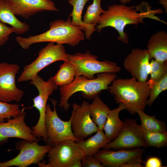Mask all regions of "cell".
Returning <instances> with one entry per match:
<instances>
[{
	"label": "cell",
	"mask_w": 167,
	"mask_h": 167,
	"mask_svg": "<svg viewBox=\"0 0 167 167\" xmlns=\"http://www.w3.org/2000/svg\"><path fill=\"white\" fill-rule=\"evenodd\" d=\"M149 3L143 1L135 6H127L125 4H114L108 6L106 10L102 14L96 27L97 31L100 33L102 28L110 27L115 29L118 32V41L126 44L129 42V37L124 32L125 27L128 24L138 25L144 23L143 19L149 18L154 19L167 24L155 15L157 14H162V9L159 8L152 10Z\"/></svg>",
	"instance_id": "6da1fadb"
},
{
	"label": "cell",
	"mask_w": 167,
	"mask_h": 167,
	"mask_svg": "<svg viewBox=\"0 0 167 167\" xmlns=\"http://www.w3.org/2000/svg\"><path fill=\"white\" fill-rule=\"evenodd\" d=\"M71 21L70 16L66 20H56L50 22L49 29L46 32L26 38L17 36L16 41L24 49H28L34 44L46 42L75 46L84 40L85 34L80 27L73 25Z\"/></svg>",
	"instance_id": "7a4b0ae2"
},
{
	"label": "cell",
	"mask_w": 167,
	"mask_h": 167,
	"mask_svg": "<svg viewBox=\"0 0 167 167\" xmlns=\"http://www.w3.org/2000/svg\"><path fill=\"white\" fill-rule=\"evenodd\" d=\"M151 88L148 81L139 82L135 78L115 79L108 90L115 97L117 103H122L131 114L144 111L147 105Z\"/></svg>",
	"instance_id": "3957f363"
},
{
	"label": "cell",
	"mask_w": 167,
	"mask_h": 167,
	"mask_svg": "<svg viewBox=\"0 0 167 167\" xmlns=\"http://www.w3.org/2000/svg\"><path fill=\"white\" fill-rule=\"evenodd\" d=\"M97 77L89 79L83 76H75L69 85L59 88L61 96L59 106L65 111H67L70 105V98L78 92H81L83 96L88 99H92L103 90L108 89L109 86L117 78L116 74L103 72L97 74Z\"/></svg>",
	"instance_id": "277c9868"
},
{
	"label": "cell",
	"mask_w": 167,
	"mask_h": 167,
	"mask_svg": "<svg viewBox=\"0 0 167 167\" xmlns=\"http://www.w3.org/2000/svg\"><path fill=\"white\" fill-rule=\"evenodd\" d=\"M69 61L74 67L76 76H83L89 79L95 78V75L103 72H119L121 68L116 63L108 60L100 61L98 57L89 50L85 53L68 54Z\"/></svg>",
	"instance_id": "5b68a950"
},
{
	"label": "cell",
	"mask_w": 167,
	"mask_h": 167,
	"mask_svg": "<svg viewBox=\"0 0 167 167\" xmlns=\"http://www.w3.org/2000/svg\"><path fill=\"white\" fill-rule=\"evenodd\" d=\"M49 42L47 45L40 50L37 58L33 62L25 66L17 82H27L32 79L42 69L55 62L69 61L68 54L62 44H55Z\"/></svg>",
	"instance_id": "8992f818"
},
{
	"label": "cell",
	"mask_w": 167,
	"mask_h": 167,
	"mask_svg": "<svg viewBox=\"0 0 167 167\" xmlns=\"http://www.w3.org/2000/svg\"><path fill=\"white\" fill-rule=\"evenodd\" d=\"M54 107L53 110L50 105L47 104L45 123L47 138V143L51 147L66 140H73L76 142L80 140L75 136L72 130L71 118L68 121L62 120L58 116L57 110V101L50 99Z\"/></svg>",
	"instance_id": "52a82bcc"
},
{
	"label": "cell",
	"mask_w": 167,
	"mask_h": 167,
	"mask_svg": "<svg viewBox=\"0 0 167 167\" xmlns=\"http://www.w3.org/2000/svg\"><path fill=\"white\" fill-rule=\"evenodd\" d=\"M30 83L35 86L38 92V95L33 99L32 107L38 110L40 114L37 124L32 127V133L37 138L42 137L43 141L47 143L45 123L47 102L49 96L58 89V86L53 81L52 76L45 81L38 75L30 81Z\"/></svg>",
	"instance_id": "ba28073f"
},
{
	"label": "cell",
	"mask_w": 167,
	"mask_h": 167,
	"mask_svg": "<svg viewBox=\"0 0 167 167\" xmlns=\"http://www.w3.org/2000/svg\"><path fill=\"white\" fill-rule=\"evenodd\" d=\"M48 162H40L39 167H71L75 162L84 156L76 142L66 140L52 146L48 153Z\"/></svg>",
	"instance_id": "9c48e42d"
},
{
	"label": "cell",
	"mask_w": 167,
	"mask_h": 167,
	"mask_svg": "<svg viewBox=\"0 0 167 167\" xmlns=\"http://www.w3.org/2000/svg\"><path fill=\"white\" fill-rule=\"evenodd\" d=\"M38 140L31 142L24 139L17 142L16 148L19 153L11 160L0 163V167H27L41 162L51 146L48 144L40 145L37 143Z\"/></svg>",
	"instance_id": "30bf717a"
},
{
	"label": "cell",
	"mask_w": 167,
	"mask_h": 167,
	"mask_svg": "<svg viewBox=\"0 0 167 167\" xmlns=\"http://www.w3.org/2000/svg\"><path fill=\"white\" fill-rule=\"evenodd\" d=\"M116 138L105 147L104 149H131L148 147L145 142L140 125L134 118H128Z\"/></svg>",
	"instance_id": "8fae6325"
},
{
	"label": "cell",
	"mask_w": 167,
	"mask_h": 167,
	"mask_svg": "<svg viewBox=\"0 0 167 167\" xmlns=\"http://www.w3.org/2000/svg\"><path fill=\"white\" fill-rule=\"evenodd\" d=\"M20 67L17 64L0 62V101L19 102L24 94L16 85L15 77Z\"/></svg>",
	"instance_id": "7c38bea8"
},
{
	"label": "cell",
	"mask_w": 167,
	"mask_h": 167,
	"mask_svg": "<svg viewBox=\"0 0 167 167\" xmlns=\"http://www.w3.org/2000/svg\"><path fill=\"white\" fill-rule=\"evenodd\" d=\"M72 107L71 125L75 137L82 140L96 133L98 128L91 118L89 103L85 101L81 105L74 103Z\"/></svg>",
	"instance_id": "4fadbf2b"
},
{
	"label": "cell",
	"mask_w": 167,
	"mask_h": 167,
	"mask_svg": "<svg viewBox=\"0 0 167 167\" xmlns=\"http://www.w3.org/2000/svg\"><path fill=\"white\" fill-rule=\"evenodd\" d=\"M151 59L147 49H133L124 59V67L137 81L146 82L150 72Z\"/></svg>",
	"instance_id": "5bb4252c"
},
{
	"label": "cell",
	"mask_w": 167,
	"mask_h": 167,
	"mask_svg": "<svg viewBox=\"0 0 167 167\" xmlns=\"http://www.w3.org/2000/svg\"><path fill=\"white\" fill-rule=\"evenodd\" d=\"M26 113L24 109L16 117L6 120V122H0V142L9 138L23 139L32 142L38 139L32 134V130L25 122Z\"/></svg>",
	"instance_id": "9a60e30c"
},
{
	"label": "cell",
	"mask_w": 167,
	"mask_h": 167,
	"mask_svg": "<svg viewBox=\"0 0 167 167\" xmlns=\"http://www.w3.org/2000/svg\"><path fill=\"white\" fill-rule=\"evenodd\" d=\"M144 152L143 148L116 151L104 149L99 150L94 156L104 167H120L125 163L142 158Z\"/></svg>",
	"instance_id": "2e32d148"
},
{
	"label": "cell",
	"mask_w": 167,
	"mask_h": 167,
	"mask_svg": "<svg viewBox=\"0 0 167 167\" xmlns=\"http://www.w3.org/2000/svg\"><path fill=\"white\" fill-rule=\"evenodd\" d=\"M15 15L28 19L45 11H58L53 0H6Z\"/></svg>",
	"instance_id": "e0dca14e"
},
{
	"label": "cell",
	"mask_w": 167,
	"mask_h": 167,
	"mask_svg": "<svg viewBox=\"0 0 167 167\" xmlns=\"http://www.w3.org/2000/svg\"><path fill=\"white\" fill-rule=\"evenodd\" d=\"M147 50L151 58L164 62L167 61V33L159 31L153 34L148 41Z\"/></svg>",
	"instance_id": "ac0fdd59"
},
{
	"label": "cell",
	"mask_w": 167,
	"mask_h": 167,
	"mask_svg": "<svg viewBox=\"0 0 167 167\" xmlns=\"http://www.w3.org/2000/svg\"><path fill=\"white\" fill-rule=\"evenodd\" d=\"M111 141L106 137L103 130H99L94 135L86 140L76 142L84 156H94L101 148H104Z\"/></svg>",
	"instance_id": "d6986e66"
},
{
	"label": "cell",
	"mask_w": 167,
	"mask_h": 167,
	"mask_svg": "<svg viewBox=\"0 0 167 167\" xmlns=\"http://www.w3.org/2000/svg\"><path fill=\"white\" fill-rule=\"evenodd\" d=\"M15 16L6 0H0V21L13 28L15 34L22 35L29 30V25L19 20Z\"/></svg>",
	"instance_id": "ffe728a7"
},
{
	"label": "cell",
	"mask_w": 167,
	"mask_h": 167,
	"mask_svg": "<svg viewBox=\"0 0 167 167\" xmlns=\"http://www.w3.org/2000/svg\"><path fill=\"white\" fill-rule=\"evenodd\" d=\"M126 109L125 105L122 103L119 104L118 106L110 111L104 125L103 130L107 138L110 141L115 139L122 129L123 122L119 117L120 112Z\"/></svg>",
	"instance_id": "44dd1931"
},
{
	"label": "cell",
	"mask_w": 167,
	"mask_h": 167,
	"mask_svg": "<svg viewBox=\"0 0 167 167\" xmlns=\"http://www.w3.org/2000/svg\"><path fill=\"white\" fill-rule=\"evenodd\" d=\"M89 0H68V2L73 7L72 12L69 16L72 18L71 23L75 26L80 27L84 32L86 38L90 40L93 33L97 31L96 26L85 24L82 19V14L84 7Z\"/></svg>",
	"instance_id": "7402d4cb"
},
{
	"label": "cell",
	"mask_w": 167,
	"mask_h": 167,
	"mask_svg": "<svg viewBox=\"0 0 167 167\" xmlns=\"http://www.w3.org/2000/svg\"><path fill=\"white\" fill-rule=\"evenodd\" d=\"M90 115L92 120L97 126L98 129L103 130L104 125L110 111L108 106L98 96L89 104Z\"/></svg>",
	"instance_id": "603a6c76"
},
{
	"label": "cell",
	"mask_w": 167,
	"mask_h": 167,
	"mask_svg": "<svg viewBox=\"0 0 167 167\" xmlns=\"http://www.w3.org/2000/svg\"><path fill=\"white\" fill-rule=\"evenodd\" d=\"M76 75V71L73 65L69 61H65L60 66L59 70L52 78L54 82L60 87L71 84Z\"/></svg>",
	"instance_id": "cb8c5ba5"
},
{
	"label": "cell",
	"mask_w": 167,
	"mask_h": 167,
	"mask_svg": "<svg viewBox=\"0 0 167 167\" xmlns=\"http://www.w3.org/2000/svg\"><path fill=\"white\" fill-rule=\"evenodd\" d=\"M137 113L140 119V126L143 131H167L166 124L163 121L157 119L155 116L148 115L142 110L138 111Z\"/></svg>",
	"instance_id": "d4e9b609"
},
{
	"label": "cell",
	"mask_w": 167,
	"mask_h": 167,
	"mask_svg": "<svg viewBox=\"0 0 167 167\" xmlns=\"http://www.w3.org/2000/svg\"><path fill=\"white\" fill-rule=\"evenodd\" d=\"M101 1L93 0L92 3L88 6L83 20L85 24L95 26L97 25L100 15L105 11L101 7Z\"/></svg>",
	"instance_id": "484cf974"
},
{
	"label": "cell",
	"mask_w": 167,
	"mask_h": 167,
	"mask_svg": "<svg viewBox=\"0 0 167 167\" xmlns=\"http://www.w3.org/2000/svg\"><path fill=\"white\" fill-rule=\"evenodd\" d=\"M150 64V78L148 81L151 88L167 74V61L162 62L152 59Z\"/></svg>",
	"instance_id": "4316f807"
},
{
	"label": "cell",
	"mask_w": 167,
	"mask_h": 167,
	"mask_svg": "<svg viewBox=\"0 0 167 167\" xmlns=\"http://www.w3.org/2000/svg\"><path fill=\"white\" fill-rule=\"evenodd\" d=\"M143 138L147 147L157 148L165 147L167 145V131H143Z\"/></svg>",
	"instance_id": "83f0119b"
},
{
	"label": "cell",
	"mask_w": 167,
	"mask_h": 167,
	"mask_svg": "<svg viewBox=\"0 0 167 167\" xmlns=\"http://www.w3.org/2000/svg\"><path fill=\"white\" fill-rule=\"evenodd\" d=\"M21 111L18 104H10L0 101V122L16 117Z\"/></svg>",
	"instance_id": "f1b7e54d"
},
{
	"label": "cell",
	"mask_w": 167,
	"mask_h": 167,
	"mask_svg": "<svg viewBox=\"0 0 167 167\" xmlns=\"http://www.w3.org/2000/svg\"><path fill=\"white\" fill-rule=\"evenodd\" d=\"M167 89V74L150 89L147 105L149 106H151L160 94Z\"/></svg>",
	"instance_id": "f546056e"
},
{
	"label": "cell",
	"mask_w": 167,
	"mask_h": 167,
	"mask_svg": "<svg viewBox=\"0 0 167 167\" xmlns=\"http://www.w3.org/2000/svg\"><path fill=\"white\" fill-rule=\"evenodd\" d=\"M15 32L13 28L8 27L0 21V46L5 44L8 40L10 35Z\"/></svg>",
	"instance_id": "4dcf8cb0"
},
{
	"label": "cell",
	"mask_w": 167,
	"mask_h": 167,
	"mask_svg": "<svg viewBox=\"0 0 167 167\" xmlns=\"http://www.w3.org/2000/svg\"><path fill=\"white\" fill-rule=\"evenodd\" d=\"M82 166L84 167H104L94 156H84L81 160Z\"/></svg>",
	"instance_id": "1f68e13d"
},
{
	"label": "cell",
	"mask_w": 167,
	"mask_h": 167,
	"mask_svg": "<svg viewBox=\"0 0 167 167\" xmlns=\"http://www.w3.org/2000/svg\"><path fill=\"white\" fill-rule=\"evenodd\" d=\"M145 167H161L162 163L161 159L156 157L149 158L145 163Z\"/></svg>",
	"instance_id": "d6a6232c"
},
{
	"label": "cell",
	"mask_w": 167,
	"mask_h": 167,
	"mask_svg": "<svg viewBox=\"0 0 167 167\" xmlns=\"http://www.w3.org/2000/svg\"><path fill=\"white\" fill-rule=\"evenodd\" d=\"M143 162L142 158L127 162L122 165L120 167H143L142 165Z\"/></svg>",
	"instance_id": "836d02e7"
},
{
	"label": "cell",
	"mask_w": 167,
	"mask_h": 167,
	"mask_svg": "<svg viewBox=\"0 0 167 167\" xmlns=\"http://www.w3.org/2000/svg\"><path fill=\"white\" fill-rule=\"evenodd\" d=\"M82 165L81 160H79L74 163L71 166V167H81Z\"/></svg>",
	"instance_id": "e575fe53"
},
{
	"label": "cell",
	"mask_w": 167,
	"mask_h": 167,
	"mask_svg": "<svg viewBox=\"0 0 167 167\" xmlns=\"http://www.w3.org/2000/svg\"><path fill=\"white\" fill-rule=\"evenodd\" d=\"M159 2L161 4L165 9V12L167 11V0H160Z\"/></svg>",
	"instance_id": "d590c367"
},
{
	"label": "cell",
	"mask_w": 167,
	"mask_h": 167,
	"mask_svg": "<svg viewBox=\"0 0 167 167\" xmlns=\"http://www.w3.org/2000/svg\"><path fill=\"white\" fill-rule=\"evenodd\" d=\"M120 2L122 4H126L130 3L132 0H119Z\"/></svg>",
	"instance_id": "8d00e7d4"
}]
</instances>
